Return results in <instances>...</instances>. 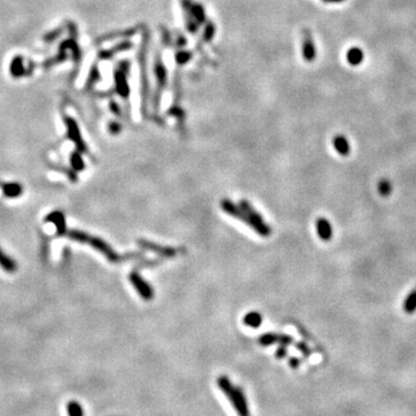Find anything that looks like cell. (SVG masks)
Instances as JSON below:
<instances>
[{
    "label": "cell",
    "instance_id": "1",
    "mask_svg": "<svg viewBox=\"0 0 416 416\" xmlns=\"http://www.w3.org/2000/svg\"><path fill=\"white\" fill-rule=\"evenodd\" d=\"M218 385L220 390L227 395V398L233 403L238 416H250L245 395H244L243 391L239 387H234L227 376H220L218 379Z\"/></svg>",
    "mask_w": 416,
    "mask_h": 416
},
{
    "label": "cell",
    "instance_id": "2",
    "mask_svg": "<svg viewBox=\"0 0 416 416\" xmlns=\"http://www.w3.org/2000/svg\"><path fill=\"white\" fill-rule=\"evenodd\" d=\"M69 235V237L71 239H73L75 242H79V243H85V244H89L93 247H95L96 250L101 252L106 257L108 258V260L111 263H119L122 262L124 257H121V255L116 253V252L111 249V247L108 245V244L103 241L101 238H97V237H93V236L88 235L86 233H83V231H80V230H71L67 233Z\"/></svg>",
    "mask_w": 416,
    "mask_h": 416
},
{
    "label": "cell",
    "instance_id": "3",
    "mask_svg": "<svg viewBox=\"0 0 416 416\" xmlns=\"http://www.w3.org/2000/svg\"><path fill=\"white\" fill-rule=\"evenodd\" d=\"M239 208L246 214L247 220L245 223L251 226L259 235L264 236V237H267V236L271 235V228L265 225L263 218L251 207V205L246 200H242V201L239 202Z\"/></svg>",
    "mask_w": 416,
    "mask_h": 416
},
{
    "label": "cell",
    "instance_id": "4",
    "mask_svg": "<svg viewBox=\"0 0 416 416\" xmlns=\"http://www.w3.org/2000/svg\"><path fill=\"white\" fill-rule=\"evenodd\" d=\"M130 281L132 282V285L134 286L135 289H137L138 293L141 295V297L146 301H150L151 298L154 297V291L151 289L150 286L143 280L140 274H138L137 272H133V273L130 274Z\"/></svg>",
    "mask_w": 416,
    "mask_h": 416
},
{
    "label": "cell",
    "instance_id": "5",
    "mask_svg": "<svg viewBox=\"0 0 416 416\" xmlns=\"http://www.w3.org/2000/svg\"><path fill=\"white\" fill-rule=\"evenodd\" d=\"M259 343L262 346H271L274 343H280L282 346H288L293 342V338L289 335L283 334H274V333H266L259 338Z\"/></svg>",
    "mask_w": 416,
    "mask_h": 416
},
{
    "label": "cell",
    "instance_id": "6",
    "mask_svg": "<svg viewBox=\"0 0 416 416\" xmlns=\"http://www.w3.org/2000/svg\"><path fill=\"white\" fill-rule=\"evenodd\" d=\"M45 221L51 222L52 225L56 226V228H57L58 236H63V235H65L67 233V231H66V219H65V215H64L62 212H59V211L52 212V213H50L45 218Z\"/></svg>",
    "mask_w": 416,
    "mask_h": 416
},
{
    "label": "cell",
    "instance_id": "7",
    "mask_svg": "<svg viewBox=\"0 0 416 416\" xmlns=\"http://www.w3.org/2000/svg\"><path fill=\"white\" fill-rule=\"evenodd\" d=\"M317 227V234L319 238L324 242H329L333 236V230H332V226L330 221L325 218H319L316 223Z\"/></svg>",
    "mask_w": 416,
    "mask_h": 416
},
{
    "label": "cell",
    "instance_id": "8",
    "mask_svg": "<svg viewBox=\"0 0 416 416\" xmlns=\"http://www.w3.org/2000/svg\"><path fill=\"white\" fill-rule=\"evenodd\" d=\"M67 127H69V137L71 138V140H73V141L77 143V147L79 148V150L87 151L85 143H83L81 137H80V132L78 130L77 125H75V123L70 119V121H67Z\"/></svg>",
    "mask_w": 416,
    "mask_h": 416
},
{
    "label": "cell",
    "instance_id": "9",
    "mask_svg": "<svg viewBox=\"0 0 416 416\" xmlns=\"http://www.w3.org/2000/svg\"><path fill=\"white\" fill-rule=\"evenodd\" d=\"M3 193L7 198H18L22 194L23 187L19 183H5L2 185Z\"/></svg>",
    "mask_w": 416,
    "mask_h": 416
},
{
    "label": "cell",
    "instance_id": "10",
    "mask_svg": "<svg viewBox=\"0 0 416 416\" xmlns=\"http://www.w3.org/2000/svg\"><path fill=\"white\" fill-rule=\"evenodd\" d=\"M0 267L7 273H14L18 270V265L14 262V259L10 257L9 254H6L2 247H0Z\"/></svg>",
    "mask_w": 416,
    "mask_h": 416
},
{
    "label": "cell",
    "instance_id": "11",
    "mask_svg": "<svg viewBox=\"0 0 416 416\" xmlns=\"http://www.w3.org/2000/svg\"><path fill=\"white\" fill-rule=\"evenodd\" d=\"M333 145L335 150H337L340 155L347 156L350 153L349 142L347 141L345 135H337V137L333 139Z\"/></svg>",
    "mask_w": 416,
    "mask_h": 416
},
{
    "label": "cell",
    "instance_id": "12",
    "mask_svg": "<svg viewBox=\"0 0 416 416\" xmlns=\"http://www.w3.org/2000/svg\"><path fill=\"white\" fill-rule=\"evenodd\" d=\"M140 245L146 247L148 250H151L154 252H158V253L162 255H167V257H173L176 254V251L174 249H169V247H162L160 245H156V244L149 243V242H139Z\"/></svg>",
    "mask_w": 416,
    "mask_h": 416
},
{
    "label": "cell",
    "instance_id": "13",
    "mask_svg": "<svg viewBox=\"0 0 416 416\" xmlns=\"http://www.w3.org/2000/svg\"><path fill=\"white\" fill-rule=\"evenodd\" d=\"M402 309L408 315L414 314L416 311V289L411 290L409 294L407 295V297L405 298L402 304Z\"/></svg>",
    "mask_w": 416,
    "mask_h": 416
},
{
    "label": "cell",
    "instance_id": "14",
    "mask_svg": "<svg viewBox=\"0 0 416 416\" xmlns=\"http://www.w3.org/2000/svg\"><path fill=\"white\" fill-rule=\"evenodd\" d=\"M262 315L258 314V312H249V314L244 317V324H245L246 326L253 327V329H257V327L262 325Z\"/></svg>",
    "mask_w": 416,
    "mask_h": 416
},
{
    "label": "cell",
    "instance_id": "15",
    "mask_svg": "<svg viewBox=\"0 0 416 416\" xmlns=\"http://www.w3.org/2000/svg\"><path fill=\"white\" fill-rule=\"evenodd\" d=\"M347 61L353 66L358 65V64L362 63L363 61V51L361 49H358V47H353V49L348 51Z\"/></svg>",
    "mask_w": 416,
    "mask_h": 416
},
{
    "label": "cell",
    "instance_id": "16",
    "mask_svg": "<svg viewBox=\"0 0 416 416\" xmlns=\"http://www.w3.org/2000/svg\"><path fill=\"white\" fill-rule=\"evenodd\" d=\"M378 192L382 197H389L392 192V185L389 179H382L378 182Z\"/></svg>",
    "mask_w": 416,
    "mask_h": 416
},
{
    "label": "cell",
    "instance_id": "17",
    "mask_svg": "<svg viewBox=\"0 0 416 416\" xmlns=\"http://www.w3.org/2000/svg\"><path fill=\"white\" fill-rule=\"evenodd\" d=\"M71 165L74 171H81L85 169V162L82 161L81 156L78 153H73L71 155Z\"/></svg>",
    "mask_w": 416,
    "mask_h": 416
},
{
    "label": "cell",
    "instance_id": "18",
    "mask_svg": "<svg viewBox=\"0 0 416 416\" xmlns=\"http://www.w3.org/2000/svg\"><path fill=\"white\" fill-rule=\"evenodd\" d=\"M67 411L70 416H83V410L78 402L71 401L67 405Z\"/></svg>",
    "mask_w": 416,
    "mask_h": 416
},
{
    "label": "cell",
    "instance_id": "19",
    "mask_svg": "<svg viewBox=\"0 0 416 416\" xmlns=\"http://www.w3.org/2000/svg\"><path fill=\"white\" fill-rule=\"evenodd\" d=\"M296 347H297L298 349L302 351V354L304 356H309L311 354L310 348L305 345V342H299V343H297V345H296Z\"/></svg>",
    "mask_w": 416,
    "mask_h": 416
},
{
    "label": "cell",
    "instance_id": "20",
    "mask_svg": "<svg viewBox=\"0 0 416 416\" xmlns=\"http://www.w3.org/2000/svg\"><path fill=\"white\" fill-rule=\"evenodd\" d=\"M286 355H287L286 346H282V345H281V347H280L279 349L277 350V354H275V356H277L278 358H283V357H286Z\"/></svg>",
    "mask_w": 416,
    "mask_h": 416
},
{
    "label": "cell",
    "instance_id": "21",
    "mask_svg": "<svg viewBox=\"0 0 416 416\" xmlns=\"http://www.w3.org/2000/svg\"><path fill=\"white\" fill-rule=\"evenodd\" d=\"M289 366L293 368V369H297V368L299 367V359L296 357H291L289 361Z\"/></svg>",
    "mask_w": 416,
    "mask_h": 416
},
{
    "label": "cell",
    "instance_id": "22",
    "mask_svg": "<svg viewBox=\"0 0 416 416\" xmlns=\"http://www.w3.org/2000/svg\"><path fill=\"white\" fill-rule=\"evenodd\" d=\"M326 2H334V3H338V2H342V0H326Z\"/></svg>",
    "mask_w": 416,
    "mask_h": 416
}]
</instances>
